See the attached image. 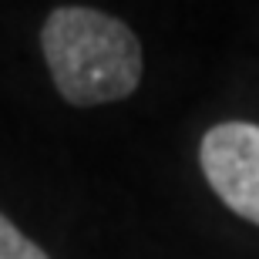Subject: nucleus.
Wrapping results in <instances>:
<instances>
[{
  "label": "nucleus",
  "instance_id": "f257e3e1",
  "mask_svg": "<svg viewBox=\"0 0 259 259\" xmlns=\"http://www.w3.org/2000/svg\"><path fill=\"white\" fill-rule=\"evenodd\" d=\"M40 51L58 95L74 108L125 101L145 74L138 34L98 7H54L40 27Z\"/></svg>",
  "mask_w": 259,
  "mask_h": 259
},
{
  "label": "nucleus",
  "instance_id": "f03ea898",
  "mask_svg": "<svg viewBox=\"0 0 259 259\" xmlns=\"http://www.w3.org/2000/svg\"><path fill=\"white\" fill-rule=\"evenodd\" d=\"M199 168L219 202L259 226V125L219 121L202 135Z\"/></svg>",
  "mask_w": 259,
  "mask_h": 259
},
{
  "label": "nucleus",
  "instance_id": "7ed1b4c3",
  "mask_svg": "<svg viewBox=\"0 0 259 259\" xmlns=\"http://www.w3.org/2000/svg\"><path fill=\"white\" fill-rule=\"evenodd\" d=\"M0 259H51L34 239H27L14 222L0 212Z\"/></svg>",
  "mask_w": 259,
  "mask_h": 259
}]
</instances>
